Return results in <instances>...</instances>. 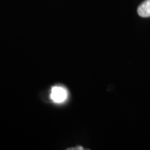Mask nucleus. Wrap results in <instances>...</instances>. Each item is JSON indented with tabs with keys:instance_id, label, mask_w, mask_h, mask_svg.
<instances>
[{
	"instance_id": "obj_2",
	"label": "nucleus",
	"mask_w": 150,
	"mask_h": 150,
	"mask_svg": "<svg viewBox=\"0 0 150 150\" xmlns=\"http://www.w3.org/2000/svg\"><path fill=\"white\" fill-rule=\"evenodd\" d=\"M138 13L142 18L150 17V0H146L138 6Z\"/></svg>"
},
{
	"instance_id": "obj_1",
	"label": "nucleus",
	"mask_w": 150,
	"mask_h": 150,
	"mask_svg": "<svg viewBox=\"0 0 150 150\" xmlns=\"http://www.w3.org/2000/svg\"><path fill=\"white\" fill-rule=\"evenodd\" d=\"M51 98L56 103L63 102L67 98L66 90L61 86H55L52 88Z\"/></svg>"
}]
</instances>
